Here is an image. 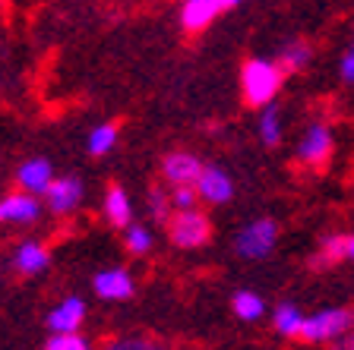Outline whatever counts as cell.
<instances>
[{"label": "cell", "mask_w": 354, "mask_h": 350, "mask_svg": "<svg viewBox=\"0 0 354 350\" xmlns=\"http://www.w3.org/2000/svg\"><path fill=\"white\" fill-rule=\"evenodd\" d=\"M281 86H285V70L279 60L269 57H250L241 66V95L250 108H266V104L279 101Z\"/></svg>", "instance_id": "6da1fadb"}, {"label": "cell", "mask_w": 354, "mask_h": 350, "mask_svg": "<svg viewBox=\"0 0 354 350\" xmlns=\"http://www.w3.org/2000/svg\"><path fill=\"white\" fill-rule=\"evenodd\" d=\"M332 155H335V130H332V124L323 120V117L310 120L295 142V161L310 171H323L332 161Z\"/></svg>", "instance_id": "7a4b0ae2"}, {"label": "cell", "mask_w": 354, "mask_h": 350, "mask_svg": "<svg viewBox=\"0 0 354 350\" xmlns=\"http://www.w3.org/2000/svg\"><path fill=\"white\" fill-rule=\"evenodd\" d=\"M279 221L275 218H253L237 227L234 233V253L243 262H266L279 246Z\"/></svg>", "instance_id": "3957f363"}, {"label": "cell", "mask_w": 354, "mask_h": 350, "mask_svg": "<svg viewBox=\"0 0 354 350\" xmlns=\"http://www.w3.org/2000/svg\"><path fill=\"white\" fill-rule=\"evenodd\" d=\"M171 246L177 249H203L212 240V221L203 208H174L171 218L165 221Z\"/></svg>", "instance_id": "277c9868"}, {"label": "cell", "mask_w": 354, "mask_h": 350, "mask_svg": "<svg viewBox=\"0 0 354 350\" xmlns=\"http://www.w3.org/2000/svg\"><path fill=\"white\" fill-rule=\"evenodd\" d=\"M354 329V309L348 307H326L319 313L304 319V329L297 341L307 344H335Z\"/></svg>", "instance_id": "5b68a950"}, {"label": "cell", "mask_w": 354, "mask_h": 350, "mask_svg": "<svg viewBox=\"0 0 354 350\" xmlns=\"http://www.w3.org/2000/svg\"><path fill=\"white\" fill-rule=\"evenodd\" d=\"M82 199H86V186H82V180L73 177V174H66V177H54L51 186L44 190L41 202L51 215L66 218V215H73L76 208H80Z\"/></svg>", "instance_id": "8992f818"}, {"label": "cell", "mask_w": 354, "mask_h": 350, "mask_svg": "<svg viewBox=\"0 0 354 350\" xmlns=\"http://www.w3.org/2000/svg\"><path fill=\"white\" fill-rule=\"evenodd\" d=\"M41 212H44V202L35 193L13 190V193H7V196H0V224L29 227L41 218Z\"/></svg>", "instance_id": "52a82bcc"}, {"label": "cell", "mask_w": 354, "mask_h": 350, "mask_svg": "<svg viewBox=\"0 0 354 350\" xmlns=\"http://www.w3.org/2000/svg\"><path fill=\"white\" fill-rule=\"evenodd\" d=\"M193 186L199 193V202H206V205H228L237 193L234 177L225 168H218V164H203V174L196 177Z\"/></svg>", "instance_id": "ba28073f"}, {"label": "cell", "mask_w": 354, "mask_h": 350, "mask_svg": "<svg viewBox=\"0 0 354 350\" xmlns=\"http://www.w3.org/2000/svg\"><path fill=\"white\" fill-rule=\"evenodd\" d=\"M92 291H95V297L108 300V303H120V300H130L136 293V278L124 265H111V269L95 271Z\"/></svg>", "instance_id": "9c48e42d"}, {"label": "cell", "mask_w": 354, "mask_h": 350, "mask_svg": "<svg viewBox=\"0 0 354 350\" xmlns=\"http://www.w3.org/2000/svg\"><path fill=\"white\" fill-rule=\"evenodd\" d=\"M158 174H162L165 186H177V183H196V177L203 174V161H199V155L187 152V148H174V152H168L162 158Z\"/></svg>", "instance_id": "30bf717a"}, {"label": "cell", "mask_w": 354, "mask_h": 350, "mask_svg": "<svg viewBox=\"0 0 354 350\" xmlns=\"http://www.w3.org/2000/svg\"><path fill=\"white\" fill-rule=\"evenodd\" d=\"M221 16V3L218 0H180V29L190 32V35H199V32H206L215 19Z\"/></svg>", "instance_id": "8fae6325"}, {"label": "cell", "mask_w": 354, "mask_h": 350, "mask_svg": "<svg viewBox=\"0 0 354 350\" xmlns=\"http://www.w3.org/2000/svg\"><path fill=\"white\" fill-rule=\"evenodd\" d=\"M54 164L48 158H41V155H35V158H26L16 168V183H19V190L26 193H35V196H44V190L51 186L54 180Z\"/></svg>", "instance_id": "7c38bea8"}, {"label": "cell", "mask_w": 354, "mask_h": 350, "mask_svg": "<svg viewBox=\"0 0 354 350\" xmlns=\"http://www.w3.org/2000/svg\"><path fill=\"white\" fill-rule=\"evenodd\" d=\"M48 265H51V249L44 246L41 240H22L19 246L13 249L16 275L35 278V275H41V271H48Z\"/></svg>", "instance_id": "4fadbf2b"}, {"label": "cell", "mask_w": 354, "mask_h": 350, "mask_svg": "<svg viewBox=\"0 0 354 350\" xmlns=\"http://www.w3.org/2000/svg\"><path fill=\"white\" fill-rule=\"evenodd\" d=\"M48 329L57 335V331H80L82 329V322H86V300L82 297H64L57 303V307L48 313Z\"/></svg>", "instance_id": "5bb4252c"}, {"label": "cell", "mask_w": 354, "mask_h": 350, "mask_svg": "<svg viewBox=\"0 0 354 350\" xmlns=\"http://www.w3.org/2000/svg\"><path fill=\"white\" fill-rule=\"evenodd\" d=\"M102 212H104V218H108V224H114V227L124 231L127 224H133L130 193H127L124 186H118V183H111L108 190H104V196H102Z\"/></svg>", "instance_id": "9a60e30c"}, {"label": "cell", "mask_w": 354, "mask_h": 350, "mask_svg": "<svg viewBox=\"0 0 354 350\" xmlns=\"http://www.w3.org/2000/svg\"><path fill=\"white\" fill-rule=\"evenodd\" d=\"M257 136L266 148H279L281 139H285V114H281V104H266L257 114Z\"/></svg>", "instance_id": "2e32d148"}, {"label": "cell", "mask_w": 354, "mask_h": 350, "mask_svg": "<svg viewBox=\"0 0 354 350\" xmlns=\"http://www.w3.org/2000/svg\"><path fill=\"white\" fill-rule=\"evenodd\" d=\"M279 66L288 73H304L310 64H313V44L304 41V38H291V41H285L279 48Z\"/></svg>", "instance_id": "e0dca14e"}, {"label": "cell", "mask_w": 354, "mask_h": 350, "mask_svg": "<svg viewBox=\"0 0 354 350\" xmlns=\"http://www.w3.org/2000/svg\"><path fill=\"white\" fill-rule=\"evenodd\" d=\"M345 246H348V233H323L313 253V269H332V265L345 262Z\"/></svg>", "instance_id": "ac0fdd59"}, {"label": "cell", "mask_w": 354, "mask_h": 350, "mask_svg": "<svg viewBox=\"0 0 354 350\" xmlns=\"http://www.w3.org/2000/svg\"><path fill=\"white\" fill-rule=\"evenodd\" d=\"M304 319H307V315H304L301 307H295V303H279V307L272 309V329L279 331L281 338H301Z\"/></svg>", "instance_id": "d6986e66"}, {"label": "cell", "mask_w": 354, "mask_h": 350, "mask_svg": "<svg viewBox=\"0 0 354 350\" xmlns=\"http://www.w3.org/2000/svg\"><path fill=\"white\" fill-rule=\"evenodd\" d=\"M231 309H234V315L241 322H259L266 313H269L266 300L259 297L257 291H237L234 297H231Z\"/></svg>", "instance_id": "ffe728a7"}, {"label": "cell", "mask_w": 354, "mask_h": 350, "mask_svg": "<svg viewBox=\"0 0 354 350\" xmlns=\"http://www.w3.org/2000/svg\"><path fill=\"white\" fill-rule=\"evenodd\" d=\"M118 136H120V130L114 124H95L86 136L88 155H92V158H104V155H111L114 146H118Z\"/></svg>", "instance_id": "44dd1931"}, {"label": "cell", "mask_w": 354, "mask_h": 350, "mask_svg": "<svg viewBox=\"0 0 354 350\" xmlns=\"http://www.w3.org/2000/svg\"><path fill=\"white\" fill-rule=\"evenodd\" d=\"M124 246H127V253L130 255H149L152 253V246H155V233H152V227H146V224H127L124 227Z\"/></svg>", "instance_id": "7402d4cb"}, {"label": "cell", "mask_w": 354, "mask_h": 350, "mask_svg": "<svg viewBox=\"0 0 354 350\" xmlns=\"http://www.w3.org/2000/svg\"><path fill=\"white\" fill-rule=\"evenodd\" d=\"M146 208H149V215H152V221L155 224H165V221L171 218V212H174V205H171V190L168 186H152V190L146 193Z\"/></svg>", "instance_id": "603a6c76"}, {"label": "cell", "mask_w": 354, "mask_h": 350, "mask_svg": "<svg viewBox=\"0 0 354 350\" xmlns=\"http://www.w3.org/2000/svg\"><path fill=\"white\" fill-rule=\"evenodd\" d=\"M104 350H168V347L146 335H127V338H111L104 344Z\"/></svg>", "instance_id": "cb8c5ba5"}, {"label": "cell", "mask_w": 354, "mask_h": 350, "mask_svg": "<svg viewBox=\"0 0 354 350\" xmlns=\"http://www.w3.org/2000/svg\"><path fill=\"white\" fill-rule=\"evenodd\" d=\"M44 350H92V344L82 331H57V335L48 338Z\"/></svg>", "instance_id": "d4e9b609"}, {"label": "cell", "mask_w": 354, "mask_h": 350, "mask_svg": "<svg viewBox=\"0 0 354 350\" xmlns=\"http://www.w3.org/2000/svg\"><path fill=\"white\" fill-rule=\"evenodd\" d=\"M171 190V205L174 208H196L199 205V193L193 183H177V186H168Z\"/></svg>", "instance_id": "484cf974"}, {"label": "cell", "mask_w": 354, "mask_h": 350, "mask_svg": "<svg viewBox=\"0 0 354 350\" xmlns=\"http://www.w3.org/2000/svg\"><path fill=\"white\" fill-rule=\"evenodd\" d=\"M339 79L342 86H354V38L345 44V51L339 57Z\"/></svg>", "instance_id": "4316f807"}, {"label": "cell", "mask_w": 354, "mask_h": 350, "mask_svg": "<svg viewBox=\"0 0 354 350\" xmlns=\"http://www.w3.org/2000/svg\"><path fill=\"white\" fill-rule=\"evenodd\" d=\"M332 350H354V329L348 331L345 338H339V341L332 344Z\"/></svg>", "instance_id": "83f0119b"}, {"label": "cell", "mask_w": 354, "mask_h": 350, "mask_svg": "<svg viewBox=\"0 0 354 350\" xmlns=\"http://www.w3.org/2000/svg\"><path fill=\"white\" fill-rule=\"evenodd\" d=\"M221 3V13H228V10H237L243 3V0H218Z\"/></svg>", "instance_id": "f1b7e54d"}, {"label": "cell", "mask_w": 354, "mask_h": 350, "mask_svg": "<svg viewBox=\"0 0 354 350\" xmlns=\"http://www.w3.org/2000/svg\"><path fill=\"white\" fill-rule=\"evenodd\" d=\"M345 259L354 262V233H348V246H345Z\"/></svg>", "instance_id": "f546056e"}]
</instances>
